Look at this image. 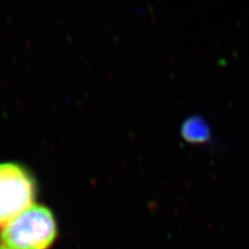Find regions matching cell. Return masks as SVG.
<instances>
[{"instance_id":"6da1fadb","label":"cell","mask_w":249,"mask_h":249,"mask_svg":"<svg viewBox=\"0 0 249 249\" xmlns=\"http://www.w3.org/2000/svg\"><path fill=\"white\" fill-rule=\"evenodd\" d=\"M57 236L53 213L33 204L1 229L2 245L9 249H48Z\"/></svg>"},{"instance_id":"7a4b0ae2","label":"cell","mask_w":249,"mask_h":249,"mask_svg":"<svg viewBox=\"0 0 249 249\" xmlns=\"http://www.w3.org/2000/svg\"><path fill=\"white\" fill-rule=\"evenodd\" d=\"M35 195V180L24 167L0 164V229L33 205Z\"/></svg>"},{"instance_id":"3957f363","label":"cell","mask_w":249,"mask_h":249,"mask_svg":"<svg viewBox=\"0 0 249 249\" xmlns=\"http://www.w3.org/2000/svg\"><path fill=\"white\" fill-rule=\"evenodd\" d=\"M180 135L185 141L194 144H207L213 140L210 124L200 114L185 118L180 124Z\"/></svg>"},{"instance_id":"277c9868","label":"cell","mask_w":249,"mask_h":249,"mask_svg":"<svg viewBox=\"0 0 249 249\" xmlns=\"http://www.w3.org/2000/svg\"><path fill=\"white\" fill-rule=\"evenodd\" d=\"M0 249H9V248H7V247H6V246H4V245H0Z\"/></svg>"}]
</instances>
